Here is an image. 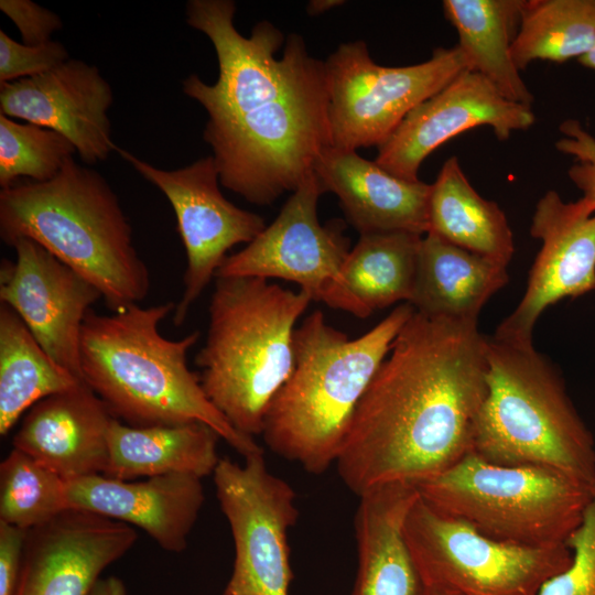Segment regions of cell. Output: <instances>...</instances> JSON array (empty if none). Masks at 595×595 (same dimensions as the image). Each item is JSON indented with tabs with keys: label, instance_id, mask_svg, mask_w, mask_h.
I'll return each instance as SVG.
<instances>
[{
	"label": "cell",
	"instance_id": "1",
	"mask_svg": "<svg viewBox=\"0 0 595 595\" xmlns=\"http://www.w3.org/2000/svg\"><path fill=\"white\" fill-rule=\"evenodd\" d=\"M185 13L217 56L214 84L192 74L182 89L207 113L203 139L220 184L257 205L293 193L332 145L325 62L309 53L301 35L284 40L269 21L241 35L231 0H190Z\"/></svg>",
	"mask_w": 595,
	"mask_h": 595
},
{
	"label": "cell",
	"instance_id": "2",
	"mask_svg": "<svg viewBox=\"0 0 595 595\" xmlns=\"http://www.w3.org/2000/svg\"><path fill=\"white\" fill-rule=\"evenodd\" d=\"M478 321L414 312L358 403L336 468L356 496L380 486L416 487L472 452L486 396Z\"/></svg>",
	"mask_w": 595,
	"mask_h": 595
},
{
	"label": "cell",
	"instance_id": "3",
	"mask_svg": "<svg viewBox=\"0 0 595 595\" xmlns=\"http://www.w3.org/2000/svg\"><path fill=\"white\" fill-rule=\"evenodd\" d=\"M175 305L132 304L110 315L90 310L80 335L83 381L126 424L203 423L245 458L263 454L255 437L236 430L218 411L199 376L190 370L187 353L199 332L180 339L161 335L159 325Z\"/></svg>",
	"mask_w": 595,
	"mask_h": 595
},
{
	"label": "cell",
	"instance_id": "4",
	"mask_svg": "<svg viewBox=\"0 0 595 595\" xmlns=\"http://www.w3.org/2000/svg\"><path fill=\"white\" fill-rule=\"evenodd\" d=\"M414 312L401 303L357 338L320 310L306 316L294 331L292 371L266 415L269 448L314 475L335 464L358 403Z\"/></svg>",
	"mask_w": 595,
	"mask_h": 595
},
{
	"label": "cell",
	"instance_id": "5",
	"mask_svg": "<svg viewBox=\"0 0 595 595\" xmlns=\"http://www.w3.org/2000/svg\"><path fill=\"white\" fill-rule=\"evenodd\" d=\"M0 237L9 246L21 237L36 241L96 286L113 312L149 293L150 272L116 193L74 158L51 181L0 191Z\"/></svg>",
	"mask_w": 595,
	"mask_h": 595
},
{
	"label": "cell",
	"instance_id": "6",
	"mask_svg": "<svg viewBox=\"0 0 595 595\" xmlns=\"http://www.w3.org/2000/svg\"><path fill=\"white\" fill-rule=\"evenodd\" d=\"M312 299L258 277H216L204 346L202 387L242 434H262L274 396L293 368L295 323Z\"/></svg>",
	"mask_w": 595,
	"mask_h": 595
},
{
	"label": "cell",
	"instance_id": "7",
	"mask_svg": "<svg viewBox=\"0 0 595 595\" xmlns=\"http://www.w3.org/2000/svg\"><path fill=\"white\" fill-rule=\"evenodd\" d=\"M487 391L472 452L500 465L551 468L593 484L595 441L561 372L532 342L486 335Z\"/></svg>",
	"mask_w": 595,
	"mask_h": 595
},
{
	"label": "cell",
	"instance_id": "8",
	"mask_svg": "<svg viewBox=\"0 0 595 595\" xmlns=\"http://www.w3.org/2000/svg\"><path fill=\"white\" fill-rule=\"evenodd\" d=\"M594 483L540 466L495 464L469 452L416 489L436 510L493 539L547 548L567 545Z\"/></svg>",
	"mask_w": 595,
	"mask_h": 595
},
{
	"label": "cell",
	"instance_id": "9",
	"mask_svg": "<svg viewBox=\"0 0 595 595\" xmlns=\"http://www.w3.org/2000/svg\"><path fill=\"white\" fill-rule=\"evenodd\" d=\"M404 537L425 587L459 595H538L572 562L569 545L532 548L493 539L419 495Z\"/></svg>",
	"mask_w": 595,
	"mask_h": 595
},
{
	"label": "cell",
	"instance_id": "10",
	"mask_svg": "<svg viewBox=\"0 0 595 595\" xmlns=\"http://www.w3.org/2000/svg\"><path fill=\"white\" fill-rule=\"evenodd\" d=\"M331 144L342 150L385 143L407 115L469 69L457 45L436 47L408 66L375 63L367 44H340L325 61Z\"/></svg>",
	"mask_w": 595,
	"mask_h": 595
},
{
	"label": "cell",
	"instance_id": "11",
	"mask_svg": "<svg viewBox=\"0 0 595 595\" xmlns=\"http://www.w3.org/2000/svg\"><path fill=\"white\" fill-rule=\"evenodd\" d=\"M325 193L315 172L290 196L277 218L244 249L229 255L216 277L282 279L300 285L312 301L365 318L370 314L350 294L343 267L350 240L340 221L322 225L317 215Z\"/></svg>",
	"mask_w": 595,
	"mask_h": 595
},
{
	"label": "cell",
	"instance_id": "12",
	"mask_svg": "<svg viewBox=\"0 0 595 595\" xmlns=\"http://www.w3.org/2000/svg\"><path fill=\"white\" fill-rule=\"evenodd\" d=\"M213 479L235 548L225 595H289V531L299 516L294 489L269 470L263 454L244 464L220 458Z\"/></svg>",
	"mask_w": 595,
	"mask_h": 595
},
{
	"label": "cell",
	"instance_id": "13",
	"mask_svg": "<svg viewBox=\"0 0 595 595\" xmlns=\"http://www.w3.org/2000/svg\"><path fill=\"white\" fill-rule=\"evenodd\" d=\"M119 154L169 199L186 252L184 291L173 312L181 326L194 302L215 278L227 251L248 245L264 228V219L225 198L213 155L177 170H163L118 148Z\"/></svg>",
	"mask_w": 595,
	"mask_h": 595
},
{
	"label": "cell",
	"instance_id": "14",
	"mask_svg": "<svg viewBox=\"0 0 595 595\" xmlns=\"http://www.w3.org/2000/svg\"><path fill=\"white\" fill-rule=\"evenodd\" d=\"M17 259L0 266V301L24 322L44 350L82 379L80 335L101 293L36 241L15 239Z\"/></svg>",
	"mask_w": 595,
	"mask_h": 595
},
{
	"label": "cell",
	"instance_id": "15",
	"mask_svg": "<svg viewBox=\"0 0 595 595\" xmlns=\"http://www.w3.org/2000/svg\"><path fill=\"white\" fill-rule=\"evenodd\" d=\"M530 234L542 246L521 301L494 333L500 339L532 342L533 327L548 306L595 290V213L580 199L563 202L551 190L536 205Z\"/></svg>",
	"mask_w": 595,
	"mask_h": 595
},
{
	"label": "cell",
	"instance_id": "16",
	"mask_svg": "<svg viewBox=\"0 0 595 595\" xmlns=\"http://www.w3.org/2000/svg\"><path fill=\"white\" fill-rule=\"evenodd\" d=\"M531 106L508 100L480 74L465 71L412 109L375 160L389 173L418 181L422 162L459 133L488 126L499 140L534 123Z\"/></svg>",
	"mask_w": 595,
	"mask_h": 595
},
{
	"label": "cell",
	"instance_id": "17",
	"mask_svg": "<svg viewBox=\"0 0 595 595\" xmlns=\"http://www.w3.org/2000/svg\"><path fill=\"white\" fill-rule=\"evenodd\" d=\"M137 539L127 523L68 508L28 530L15 595H89Z\"/></svg>",
	"mask_w": 595,
	"mask_h": 595
},
{
	"label": "cell",
	"instance_id": "18",
	"mask_svg": "<svg viewBox=\"0 0 595 595\" xmlns=\"http://www.w3.org/2000/svg\"><path fill=\"white\" fill-rule=\"evenodd\" d=\"M112 101L111 86L98 67L75 58L0 85L1 113L61 133L87 164L118 151L107 115Z\"/></svg>",
	"mask_w": 595,
	"mask_h": 595
},
{
	"label": "cell",
	"instance_id": "19",
	"mask_svg": "<svg viewBox=\"0 0 595 595\" xmlns=\"http://www.w3.org/2000/svg\"><path fill=\"white\" fill-rule=\"evenodd\" d=\"M69 508L87 510L145 531L163 550L181 552L204 504L202 478L169 474L140 482L102 474L67 482Z\"/></svg>",
	"mask_w": 595,
	"mask_h": 595
},
{
	"label": "cell",
	"instance_id": "20",
	"mask_svg": "<svg viewBox=\"0 0 595 595\" xmlns=\"http://www.w3.org/2000/svg\"><path fill=\"white\" fill-rule=\"evenodd\" d=\"M113 419L104 401L83 381L36 402L23 415L12 447L66 482L104 475Z\"/></svg>",
	"mask_w": 595,
	"mask_h": 595
},
{
	"label": "cell",
	"instance_id": "21",
	"mask_svg": "<svg viewBox=\"0 0 595 595\" xmlns=\"http://www.w3.org/2000/svg\"><path fill=\"white\" fill-rule=\"evenodd\" d=\"M314 172L325 192L334 193L348 221L363 234L428 232L431 184L400 178L354 150L326 148Z\"/></svg>",
	"mask_w": 595,
	"mask_h": 595
},
{
	"label": "cell",
	"instance_id": "22",
	"mask_svg": "<svg viewBox=\"0 0 595 595\" xmlns=\"http://www.w3.org/2000/svg\"><path fill=\"white\" fill-rule=\"evenodd\" d=\"M416 487L390 484L359 496L355 515L357 574L353 595H424L404 537Z\"/></svg>",
	"mask_w": 595,
	"mask_h": 595
},
{
	"label": "cell",
	"instance_id": "23",
	"mask_svg": "<svg viewBox=\"0 0 595 595\" xmlns=\"http://www.w3.org/2000/svg\"><path fill=\"white\" fill-rule=\"evenodd\" d=\"M508 281L507 267L426 232L408 303L429 316L478 321L487 301Z\"/></svg>",
	"mask_w": 595,
	"mask_h": 595
},
{
	"label": "cell",
	"instance_id": "24",
	"mask_svg": "<svg viewBox=\"0 0 595 595\" xmlns=\"http://www.w3.org/2000/svg\"><path fill=\"white\" fill-rule=\"evenodd\" d=\"M219 439L203 423L132 426L113 419L104 475L121 480L169 474L204 478L214 474L220 461Z\"/></svg>",
	"mask_w": 595,
	"mask_h": 595
},
{
	"label": "cell",
	"instance_id": "25",
	"mask_svg": "<svg viewBox=\"0 0 595 595\" xmlns=\"http://www.w3.org/2000/svg\"><path fill=\"white\" fill-rule=\"evenodd\" d=\"M428 232L489 258L505 267L512 259L513 236L505 213L494 201L480 196L451 156L431 184Z\"/></svg>",
	"mask_w": 595,
	"mask_h": 595
},
{
	"label": "cell",
	"instance_id": "26",
	"mask_svg": "<svg viewBox=\"0 0 595 595\" xmlns=\"http://www.w3.org/2000/svg\"><path fill=\"white\" fill-rule=\"evenodd\" d=\"M521 1L445 0L443 9L469 71L485 77L508 100L531 106L533 95L511 55Z\"/></svg>",
	"mask_w": 595,
	"mask_h": 595
},
{
	"label": "cell",
	"instance_id": "27",
	"mask_svg": "<svg viewBox=\"0 0 595 595\" xmlns=\"http://www.w3.org/2000/svg\"><path fill=\"white\" fill-rule=\"evenodd\" d=\"M83 380L58 365L20 316L0 305V434L6 436L40 400Z\"/></svg>",
	"mask_w": 595,
	"mask_h": 595
},
{
	"label": "cell",
	"instance_id": "28",
	"mask_svg": "<svg viewBox=\"0 0 595 595\" xmlns=\"http://www.w3.org/2000/svg\"><path fill=\"white\" fill-rule=\"evenodd\" d=\"M422 237L410 231L359 236L344 263L343 280L369 314L410 301Z\"/></svg>",
	"mask_w": 595,
	"mask_h": 595
},
{
	"label": "cell",
	"instance_id": "29",
	"mask_svg": "<svg viewBox=\"0 0 595 595\" xmlns=\"http://www.w3.org/2000/svg\"><path fill=\"white\" fill-rule=\"evenodd\" d=\"M595 44V0H522L511 55L519 71L537 60L581 58Z\"/></svg>",
	"mask_w": 595,
	"mask_h": 595
},
{
	"label": "cell",
	"instance_id": "30",
	"mask_svg": "<svg viewBox=\"0 0 595 595\" xmlns=\"http://www.w3.org/2000/svg\"><path fill=\"white\" fill-rule=\"evenodd\" d=\"M68 508L67 482L12 447L0 464V521L29 530Z\"/></svg>",
	"mask_w": 595,
	"mask_h": 595
},
{
	"label": "cell",
	"instance_id": "31",
	"mask_svg": "<svg viewBox=\"0 0 595 595\" xmlns=\"http://www.w3.org/2000/svg\"><path fill=\"white\" fill-rule=\"evenodd\" d=\"M75 152L72 142L61 133L34 123H19L0 112L2 188L21 176L39 183L51 181Z\"/></svg>",
	"mask_w": 595,
	"mask_h": 595
},
{
	"label": "cell",
	"instance_id": "32",
	"mask_svg": "<svg viewBox=\"0 0 595 595\" xmlns=\"http://www.w3.org/2000/svg\"><path fill=\"white\" fill-rule=\"evenodd\" d=\"M567 545L571 564L549 578L538 595H595V483L583 521Z\"/></svg>",
	"mask_w": 595,
	"mask_h": 595
},
{
	"label": "cell",
	"instance_id": "33",
	"mask_svg": "<svg viewBox=\"0 0 595 595\" xmlns=\"http://www.w3.org/2000/svg\"><path fill=\"white\" fill-rule=\"evenodd\" d=\"M67 60L68 51L60 42L26 45L0 30V84L37 76Z\"/></svg>",
	"mask_w": 595,
	"mask_h": 595
},
{
	"label": "cell",
	"instance_id": "34",
	"mask_svg": "<svg viewBox=\"0 0 595 595\" xmlns=\"http://www.w3.org/2000/svg\"><path fill=\"white\" fill-rule=\"evenodd\" d=\"M559 129L563 137L555 142V148L574 156L569 177L583 193L580 201L588 212L595 213V138L576 119L563 121Z\"/></svg>",
	"mask_w": 595,
	"mask_h": 595
},
{
	"label": "cell",
	"instance_id": "35",
	"mask_svg": "<svg viewBox=\"0 0 595 595\" xmlns=\"http://www.w3.org/2000/svg\"><path fill=\"white\" fill-rule=\"evenodd\" d=\"M1 11L18 28L22 43L41 45L52 41V34L61 30V18L31 0H1Z\"/></svg>",
	"mask_w": 595,
	"mask_h": 595
},
{
	"label": "cell",
	"instance_id": "36",
	"mask_svg": "<svg viewBox=\"0 0 595 595\" xmlns=\"http://www.w3.org/2000/svg\"><path fill=\"white\" fill-rule=\"evenodd\" d=\"M28 530L0 521V595H15Z\"/></svg>",
	"mask_w": 595,
	"mask_h": 595
},
{
	"label": "cell",
	"instance_id": "37",
	"mask_svg": "<svg viewBox=\"0 0 595 595\" xmlns=\"http://www.w3.org/2000/svg\"><path fill=\"white\" fill-rule=\"evenodd\" d=\"M89 595H127V591L120 578L109 576L100 578Z\"/></svg>",
	"mask_w": 595,
	"mask_h": 595
},
{
	"label": "cell",
	"instance_id": "38",
	"mask_svg": "<svg viewBox=\"0 0 595 595\" xmlns=\"http://www.w3.org/2000/svg\"><path fill=\"white\" fill-rule=\"evenodd\" d=\"M344 3L343 0H312L309 2L306 11L310 15H318Z\"/></svg>",
	"mask_w": 595,
	"mask_h": 595
},
{
	"label": "cell",
	"instance_id": "39",
	"mask_svg": "<svg viewBox=\"0 0 595 595\" xmlns=\"http://www.w3.org/2000/svg\"><path fill=\"white\" fill-rule=\"evenodd\" d=\"M578 62L585 67L595 69V44L589 52L578 58Z\"/></svg>",
	"mask_w": 595,
	"mask_h": 595
},
{
	"label": "cell",
	"instance_id": "40",
	"mask_svg": "<svg viewBox=\"0 0 595 595\" xmlns=\"http://www.w3.org/2000/svg\"><path fill=\"white\" fill-rule=\"evenodd\" d=\"M424 595H459L455 592L439 588V587H425Z\"/></svg>",
	"mask_w": 595,
	"mask_h": 595
}]
</instances>
